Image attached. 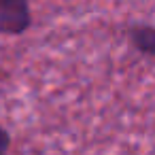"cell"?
<instances>
[{
    "mask_svg": "<svg viewBox=\"0 0 155 155\" xmlns=\"http://www.w3.org/2000/svg\"><path fill=\"white\" fill-rule=\"evenodd\" d=\"M30 26V0H0V34H21Z\"/></svg>",
    "mask_w": 155,
    "mask_h": 155,
    "instance_id": "cell-1",
    "label": "cell"
},
{
    "mask_svg": "<svg viewBox=\"0 0 155 155\" xmlns=\"http://www.w3.org/2000/svg\"><path fill=\"white\" fill-rule=\"evenodd\" d=\"M134 43L138 49L153 53L155 51V30L153 28H138L134 30Z\"/></svg>",
    "mask_w": 155,
    "mask_h": 155,
    "instance_id": "cell-2",
    "label": "cell"
},
{
    "mask_svg": "<svg viewBox=\"0 0 155 155\" xmlns=\"http://www.w3.org/2000/svg\"><path fill=\"white\" fill-rule=\"evenodd\" d=\"M9 147H11V138H9L7 130H5L2 125H0V155H7Z\"/></svg>",
    "mask_w": 155,
    "mask_h": 155,
    "instance_id": "cell-3",
    "label": "cell"
}]
</instances>
